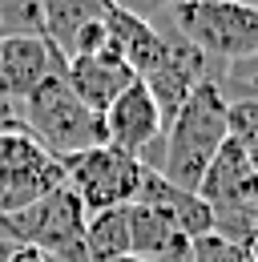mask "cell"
<instances>
[{
	"label": "cell",
	"mask_w": 258,
	"mask_h": 262,
	"mask_svg": "<svg viewBox=\"0 0 258 262\" xmlns=\"http://www.w3.org/2000/svg\"><path fill=\"white\" fill-rule=\"evenodd\" d=\"M4 262H49V254H45V250H36V246L16 242V246H12V254H8Z\"/></svg>",
	"instance_id": "ffe728a7"
},
{
	"label": "cell",
	"mask_w": 258,
	"mask_h": 262,
	"mask_svg": "<svg viewBox=\"0 0 258 262\" xmlns=\"http://www.w3.org/2000/svg\"><path fill=\"white\" fill-rule=\"evenodd\" d=\"M169 25L214 65H238L258 53V8L238 0H182Z\"/></svg>",
	"instance_id": "3957f363"
},
{
	"label": "cell",
	"mask_w": 258,
	"mask_h": 262,
	"mask_svg": "<svg viewBox=\"0 0 258 262\" xmlns=\"http://www.w3.org/2000/svg\"><path fill=\"white\" fill-rule=\"evenodd\" d=\"M64 81H69V89L85 101L93 113H105L137 77L121 61V53L109 45L101 53H77V57H69L64 61Z\"/></svg>",
	"instance_id": "8fae6325"
},
{
	"label": "cell",
	"mask_w": 258,
	"mask_h": 262,
	"mask_svg": "<svg viewBox=\"0 0 258 262\" xmlns=\"http://www.w3.org/2000/svg\"><path fill=\"white\" fill-rule=\"evenodd\" d=\"M218 85H222V93H230V89L238 85L234 97H258V53L250 57V61L226 65L222 73H218Z\"/></svg>",
	"instance_id": "d6986e66"
},
{
	"label": "cell",
	"mask_w": 258,
	"mask_h": 262,
	"mask_svg": "<svg viewBox=\"0 0 258 262\" xmlns=\"http://www.w3.org/2000/svg\"><path fill=\"white\" fill-rule=\"evenodd\" d=\"M85 250L89 262H109L129 254V206H113L85 218Z\"/></svg>",
	"instance_id": "9a60e30c"
},
{
	"label": "cell",
	"mask_w": 258,
	"mask_h": 262,
	"mask_svg": "<svg viewBox=\"0 0 258 262\" xmlns=\"http://www.w3.org/2000/svg\"><path fill=\"white\" fill-rule=\"evenodd\" d=\"M101 125H105V145L113 149H125L137 162L149 165V149L165 137V117H161L158 101L149 97V89L141 81H133L121 97L113 101L105 113H101Z\"/></svg>",
	"instance_id": "9c48e42d"
},
{
	"label": "cell",
	"mask_w": 258,
	"mask_h": 262,
	"mask_svg": "<svg viewBox=\"0 0 258 262\" xmlns=\"http://www.w3.org/2000/svg\"><path fill=\"white\" fill-rule=\"evenodd\" d=\"M158 29L165 33V49H161L158 65L141 77V85L149 89V97L158 101L161 117H165V125H169V121H174V113L182 109V101L190 97L198 85L218 81V73H214V61H210V57H202V53H198V49H193L190 40L169 25V20L158 25Z\"/></svg>",
	"instance_id": "ba28073f"
},
{
	"label": "cell",
	"mask_w": 258,
	"mask_h": 262,
	"mask_svg": "<svg viewBox=\"0 0 258 262\" xmlns=\"http://www.w3.org/2000/svg\"><path fill=\"white\" fill-rule=\"evenodd\" d=\"M242 149H246V158H250V165H254V173H258V141L254 145H242Z\"/></svg>",
	"instance_id": "d4e9b609"
},
{
	"label": "cell",
	"mask_w": 258,
	"mask_h": 262,
	"mask_svg": "<svg viewBox=\"0 0 258 262\" xmlns=\"http://www.w3.org/2000/svg\"><path fill=\"white\" fill-rule=\"evenodd\" d=\"M57 186H64V173L53 154H45L25 129L0 133V218L32 206Z\"/></svg>",
	"instance_id": "52a82bcc"
},
{
	"label": "cell",
	"mask_w": 258,
	"mask_h": 262,
	"mask_svg": "<svg viewBox=\"0 0 258 262\" xmlns=\"http://www.w3.org/2000/svg\"><path fill=\"white\" fill-rule=\"evenodd\" d=\"M0 36H45L40 0H0Z\"/></svg>",
	"instance_id": "2e32d148"
},
{
	"label": "cell",
	"mask_w": 258,
	"mask_h": 262,
	"mask_svg": "<svg viewBox=\"0 0 258 262\" xmlns=\"http://www.w3.org/2000/svg\"><path fill=\"white\" fill-rule=\"evenodd\" d=\"M85 206L69 186H57L45 198H36L32 206L0 218V234L12 242H25L45 250L49 262H89L85 250Z\"/></svg>",
	"instance_id": "277c9868"
},
{
	"label": "cell",
	"mask_w": 258,
	"mask_h": 262,
	"mask_svg": "<svg viewBox=\"0 0 258 262\" xmlns=\"http://www.w3.org/2000/svg\"><path fill=\"white\" fill-rule=\"evenodd\" d=\"M190 262H254L242 242H230L222 234H206L190 246Z\"/></svg>",
	"instance_id": "ac0fdd59"
},
{
	"label": "cell",
	"mask_w": 258,
	"mask_h": 262,
	"mask_svg": "<svg viewBox=\"0 0 258 262\" xmlns=\"http://www.w3.org/2000/svg\"><path fill=\"white\" fill-rule=\"evenodd\" d=\"M198 198L214 214V234H222L230 242L246 238L250 218L258 210V173L238 141H226L214 154V162H210L202 186H198Z\"/></svg>",
	"instance_id": "5b68a950"
},
{
	"label": "cell",
	"mask_w": 258,
	"mask_h": 262,
	"mask_svg": "<svg viewBox=\"0 0 258 262\" xmlns=\"http://www.w3.org/2000/svg\"><path fill=\"white\" fill-rule=\"evenodd\" d=\"M16 113H20L25 133L45 154H53L57 162L73 158V154H85L93 145H105L101 113H93L85 101L69 89L64 69H53L29 97L16 105Z\"/></svg>",
	"instance_id": "7a4b0ae2"
},
{
	"label": "cell",
	"mask_w": 258,
	"mask_h": 262,
	"mask_svg": "<svg viewBox=\"0 0 258 262\" xmlns=\"http://www.w3.org/2000/svg\"><path fill=\"white\" fill-rule=\"evenodd\" d=\"M117 8H125V12H137V16H145L149 20V0H113Z\"/></svg>",
	"instance_id": "603a6c76"
},
{
	"label": "cell",
	"mask_w": 258,
	"mask_h": 262,
	"mask_svg": "<svg viewBox=\"0 0 258 262\" xmlns=\"http://www.w3.org/2000/svg\"><path fill=\"white\" fill-rule=\"evenodd\" d=\"M178 4H182V0H149V20H154V25H165Z\"/></svg>",
	"instance_id": "44dd1931"
},
{
	"label": "cell",
	"mask_w": 258,
	"mask_h": 262,
	"mask_svg": "<svg viewBox=\"0 0 258 262\" xmlns=\"http://www.w3.org/2000/svg\"><path fill=\"white\" fill-rule=\"evenodd\" d=\"M12 246H16V242H12V238H4V234H0V262L8 258V254H12Z\"/></svg>",
	"instance_id": "cb8c5ba5"
},
{
	"label": "cell",
	"mask_w": 258,
	"mask_h": 262,
	"mask_svg": "<svg viewBox=\"0 0 258 262\" xmlns=\"http://www.w3.org/2000/svg\"><path fill=\"white\" fill-rule=\"evenodd\" d=\"M61 173L64 186L85 206V214H101L113 206H129L137 198L141 178H145V162H137L133 154L113 149V145H93L85 154L64 158Z\"/></svg>",
	"instance_id": "8992f818"
},
{
	"label": "cell",
	"mask_w": 258,
	"mask_h": 262,
	"mask_svg": "<svg viewBox=\"0 0 258 262\" xmlns=\"http://www.w3.org/2000/svg\"><path fill=\"white\" fill-rule=\"evenodd\" d=\"M133 202L161 210V214H165L174 226L182 230L190 242L206 238V234H214V214H210V206H206L198 194H190V190H178V186H169V182L161 178L154 165H145L141 190H137V198H133Z\"/></svg>",
	"instance_id": "7c38bea8"
},
{
	"label": "cell",
	"mask_w": 258,
	"mask_h": 262,
	"mask_svg": "<svg viewBox=\"0 0 258 262\" xmlns=\"http://www.w3.org/2000/svg\"><path fill=\"white\" fill-rule=\"evenodd\" d=\"M226 129H230V141L254 145L258 141V97H226Z\"/></svg>",
	"instance_id": "e0dca14e"
},
{
	"label": "cell",
	"mask_w": 258,
	"mask_h": 262,
	"mask_svg": "<svg viewBox=\"0 0 258 262\" xmlns=\"http://www.w3.org/2000/svg\"><path fill=\"white\" fill-rule=\"evenodd\" d=\"M242 246H246V254H250V258L258 262V210H254V218H250V230H246Z\"/></svg>",
	"instance_id": "7402d4cb"
},
{
	"label": "cell",
	"mask_w": 258,
	"mask_h": 262,
	"mask_svg": "<svg viewBox=\"0 0 258 262\" xmlns=\"http://www.w3.org/2000/svg\"><path fill=\"white\" fill-rule=\"evenodd\" d=\"M105 25H109V36H113V49L121 53V61L133 69V77L141 81L149 69L158 65L161 49H165V33H161L154 20H145V16H137V12H125V8H109V16H105Z\"/></svg>",
	"instance_id": "4fadbf2b"
},
{
	"label": "cell",
	"mask_w": 258,
	"mask_h": 262,
	"mask_svg": "<svg viewBox=\"0 0 258 262\" xmlns=\"http://www.w3.org/2000/svg\"><path fill=\"white\" fill-rule=\"evenodd\" d=\"M113 8V0H40V16H45V40L69 57L73 40L85 25H97L105 20Z\"/></svg>",
	"instance_id": "5bb4252c"
},
{
	"label": "cell",
	"mask_w": 258,
	"mask_h": 262,
	"mask_svg": "<svg viewBox=\"0 0 258 262\" xmlns=\"http://www.w3.org/2000/svg\"><path fill=\"white\" fill-rule=\"evenodd\" d=\"M226 141H230V129H226V93L218 81H206V85H198L190 97L182 101V109L165 125L158 173L169 186L198 194V186H202L206 169L214 162V154L222 149Z\"/></svg>",
	"instance_id": "6da1fadb"
},
{
	"label": "cell",
	"mask_w": 258,
	"mask_h": 262,
	"mask_svg": "<svg viewBox=\"0 0 258 262\" xmlns=\"http://www.w3.org/2000/svg\"><path fill=\"white\" fill-rule=\"evenodd\" d=\"M64 57L45 36H0V105H20Z\"/></svg>",
	"instance_id": "30bf717a"
}]
</instances>
